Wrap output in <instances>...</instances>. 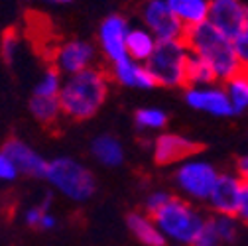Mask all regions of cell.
Returning <instances> with one entry per match:
<instances>
[{
    "label": "cell",
    "mask_w": 248,
    "mask_h": 246,
    "mask_svg": "<svg viewBox=\"0 0 248 246\" xmlns=\"http://www.w3.org/2000/svg\"><path fill=\"white\" fill-rule=\"evenodd\" d=\"M108 95V75L103 69H85L69 75L59 91L61 112L71 120H89L95 116Z\"/></svg>",
    "instance_id": "cell-1"
},
{
    "label": "cell",
    "mask_w": 248,
    "mask_h": 246,
    "mask_svg": "<svg viewBox=\"0 0 248 246\" xmlns=\"http://www.w3.org/2000/svg\"><path fill=\"white\" fill-rule=\"evenodd\" d=\"M181 44L193 55L205 59L217 79L229 81L244 69L236 57L234 44L229 38H225L219 30H215L209 22H203L193 28H185Z\"/></svg>",
    "instance_id": "cell-2"
},
{
    "label": "cell",
    "mask_w": 248,
    "mask_h": 246,
    "mask_svg": "<svg viewBox=\"0 0 248 246\" xmlns=\"http://www.w3.org/2000/svg\"><path fill=\"white\" fill-rule=\"evenodd\" d=\"M148 217L156 223V227L164 232V236L168 234L170 238L183 244H191L205 227V219L199 217L195 209L173 195L164 207H160L156 213L148 215Z\"/></svg>",
    "instance_id": "cell-3"
},
{
    "label": "cell",
    "mask_w": 248,
    "mask_h": 246,
    "mask_svg": "<svg viewBox=\"0 0 248 246\" xmlns=\"http://www.w3.org/2000/svg\"><path fill=\"white\" fill-rule=\"evenodd\" d=\"M46 179L59 193L77 203L91 199L97 189L95 175L73 158H55L47 162Z\"/></svg>",
    "instance_id": "cell-4"
},
{
    "label": "cell",
    "mask_w": 248,
    "mask_h": 246,
    "mask_svg": "<svg viewBox=\"0 0 248 246\" xmlns=\"http://www.w3.org/2000/svg\"><path fill=\"white\" fill-rule=\"evenodd\" d=\"M189 49L181 42H158L154 53L148 57L146 69L162 87H185V69H187Z\"/></svg>",
    "instance_id": "cell-5"
},
{
    "label": "cell",
    "mask_w": 248,
    "mask_h": 246,
    "mask_svg": "<svg viewBox=\"0 0 248 246\" xmlns=\"http://www.w3.org/2000/svg\"><path fill=\"white\" fill-rule=\"evenodd\" d=\"M248 10L240 0H211L207 22L219 32L234 42L246 30Z\"/></svg>",
    "instance_id": "cell-6"
},
{
    "label": "cell",
    "mask_w": 248,
    "mask_h": 246,
    "mask_svg": "<svg viewBox=\"0 0 248 246\" xmlns=\"http://www.w3.org/2000/svg\"><path fill=\"white\" fill-rule=\"evenodd\" d=\"M95 59V47L83 40H69L59 44L51 53V67H55L61 75H75L91 67Z\"/></svg>",
    "instance_id": "cell-7"
},
{
    "label": "cell",
    "mask_w": 248,
    "mask_h": 246,
    "mask_svg": "<svg viewBox=\"0 0 248 246\" xmlns=\"http://www.w3.org/2000/svg\"><path fill=\"white\" fill-rule=\"evenodd\" d=\"M144 22L158 38V42H181L185 26L171 12L166 0H150L144 8Z\"/></svg>",
    "instance_id": "cell-8"
},
{
    "label": "cell",
    "mask_w": 248,
    "mask_h": 246,
    "mask_svg": "<svg viewBox=\"0 0 248 246\" xmlns=\"http://www.w3.org/2000/svg\"><path fill=\"white\" fill-rule=\"evenodd\" d=\"M177 185L195 199H209L215 183L219 179L217 169L205 162H191V164H183L175 175Z\"/></svg>",
    "instance_id": "cell-9"
},
{
    "label": "cell",
    "mask_w": 248,
    "mask_h": 246,
    "mask_svg": "<svg viewBox=\"0 0 248 246\" xmlns=\"http://www.w3.org/2000/svg\"><path fill=\"white\" fill-rule=\"evenodd\" d=\"M205 150L203 144L189 140L179 134H162L154 144V160L158 166H170L175 162H183L191 156H197Z\"/></svg>",
    "instance_id": "cell-10"
},
{
    "label": "cell",
    "mask_w": 248,
    "mask_h": 246,
    "mask_svg": "<svg viewBox=\"0 0 248 246\" xmlns=\"http://www.w3.org/2000/svg\"><path fill=\"white\" fill-rule=\"evenodd\" d=\"M0 150L12 160L18 173H24V175H30V177H46L47 162L30 144H26L18 138H10L2 144Z\"/></svg>",
    "instance_id": "cell-11"
},
{
    "label": "cell",
    "mask_w": 248,
    "mask_h": 246,
    "mask_svg": "<svg viewBox=\"0 0 248 246\" xmlns=\"http://www.w3.org/2000/svg\"><path fill=\"white\" fill-rule=\"evenodd\" d=\"M126 36H128V26L122 16H108L99 30V40L105 55L116 63V61L128 57L126 53Z\"/></svg>",
    "instance_id": "cell-12"
},
{
    "label": "cell",
    "mask_w": 248,
    "mask_h": 246,
    "mask_svg": "<svg viewBox=\"0 0 248 246\" xmlns=\"http://www.w3.org/2000/svg\"><path fill=\"white\" fill-rule=\"evenodd\" d=\"M185 101H187L193 108L211 112L215 116L234 114V108H232L229 95L221 89H187Z\"/></svg>",
    "instance_id": "cell-13"
},
{
    "label": "cell",
    "mask_w": 248,
    "mask_h": 246,
    "mask_svg": "<svg viewBox=\"0 0 248 246\" xmlns=\"http://www.w3.org/2000/svg\"><path fill=\"white\" fill-rule=\"evenodd\" d=\"M238 197H240V179L229 173H223L217 179L209 201L219 215L232 217V215H236V209H238Z\"/></svg>",
    "instance_id": "cell-14"
},
{
    "label": "cell",
    "mask_w": 248,
    "mask_h": 246,
    "mask_svg": "<svg viewBox=\"0 0 248 246\" xmlns=\"http://www.w3.org/2000/svg\"><path fill=\"white\" fill-rule=\"evenodd\" d=\"M110 75L120 85H126V87H140V89L156 87V79L152 77V73L146 67L136 65L130 57H124V59L116 61V63H112Z\"/></svg>",
    "instance_id": "cell-15"
},
{
    "label": "cell",
    "mask_w": 248,
    "mask_h": 246,
    "mask_svg": "<svg viewBox=\"0 0 248 246\" xmlns=\"http://www.w3.org/2000/svg\"><path fill=\"white\" fill-rule=\"evenodd\" d=\"M166 2L185 28L199 26L209 18L207 0H166Z\"/></svg>",
    "instance_id": "cell-16"
},
{
    "label": "cell",
    "mask_w": 248,
    "mask_h": 246,
    "mask_svg": "<svg viewBox=\"0 0 248 246\" xmlns=\"http://www.w3.org/2000/svg\"><path fill=\"white\" fill-rule=\"evenodd\" d=\"M128 229L130 232L144 244V246H166V236L164 232L156 227L148 215H142V213H130L128 215Z\"/></svg>",
    "instance_id": "cell-17"
},
{
    "label": "cell",
    "mask_w": 248,
    "mask_h": 246,
    "mask_svg": "<svg viewBox=\"0 0 248 246\" xmlns=\"http://www.w3.org/2000/svg\"><path fill=\"white\" fill-rule=\"evenodd\" d=\"M91 152L103 166H108V168H116L124 160V152H122L120 142L114 136H108V134L97 136L95 140H93Z\"/></svg>",
    "instance_id": "cell-18"
},
{
    "label": "cell",
    "mask_w": 248,
    "mask_h": 246,
    "mask_svg": "<svg viewBox=\"0 0 248 246\" xmlns=\"http://www.w3.org/2000/svg\"><path fill=\"white\" fill-rule=\"evenodd\" d=\"M30 112L44 126H53L59 120V114H63L59 105V97L55 99V97H36V95L30 101Z\"/></svg>",
    "instance_id": "cell-19"
},
{
    "label": "cell",
    "mask_w": 248,
    "mask_h": 246,
    "mask_svg": "<svg viewBox=\"0 0 248 246\" xmlns=\"http://www.w3.org/2000/svg\"><path fill=\"white\" fill-rule=\"evenodd\" d=\"M217 81L211 65L199 55H189L187 59V69H185V87L193 89V85H207Z\"/></svg>",
    "instance_id": "cell-20"
},
{
    "label": "cell",
    "mask_w": 248,
    "mask_h": 246,
    "mask_svg": "<svg viewBox=\"0 0 248 246\" xmlns=\"http://www.w3.org/2000/svg\"><path fill=\"white\" fill-rule=\"evenodd\" d=\"M158 42H154V38L144 32V30H132L126 36V53L132 59H148L154 53V47H156Z\"/></svg>",
    "instance_id": "cell-21"
},
{
    "label": "cell",
    "mask_w": 248,
    "mask_h": 246,
    "mask_svg": "<svg viewBox=\"0 0 248 246\" xmlns=\"http://www.w3.org/2000/svg\"><path fill=\"white\" fill-rule=\"evenodd\" d=\"M227 95L232 103L234 112H242L244 108H248V73H246V69H242L240 73H236L234 77H231L227 81Z\"/></svg>",
    "instance_id": "cell-22"
},
{
    "label": "cell",
    "mask_w": 248,
    "mask_h": 246,
    "mask_svg": "<svg viewBox=\"0 0 248 246\" xmlns=\"http://www.w3.org/2000/svg\"><path fill=\"white\" fill-rule=\"evenodd\" d=\"M61 85H63V79H61V73L55 67H49L44 71V75L38 79L36 87H34V95L36 97H59Z\"/></svg>",
    "instance_id": "cell-23"
},
{
    "label": "cell",
    "mask_w": 248,
    "mask_h": 246,
    "mask_svg": "<svg viewBox=\"0 0 248 246\" xmlns=\"http://www.w3.org/2000/svg\"><path fill=\"white\" fill-rule=\"evenodd\" d=\"M168 116L164 110L158 108H142L136 112V124L140 128H164Z\"/></svg>",
    "instance_id": "cell-24"
},
{
    "label": "cell",
    "mask_w": 248,
    "mask_h": 246,
    "mask_svg": "<svg viewBox=\"0 0 248 246\" xmlns=\"http://www.w3.org/2000/svg\"><path fill=\"white\" fill-rule=\"evenodd\" d=\"M213 225H215V231L217 234L221 236L223 242H234L236 238V225L232 221V217H225V215H219V217L211 219Z\"/></svg>",
    "instance_id": "cell-25"
},
{
    "label": "cell",
    "mask_w": 248,
    "mask_h": 246,
    "mask_svg": "<svg viewBox=\"0 0 248 246\" xmlns=\"http://www.w3.org/2000/svg\"><path fill=\"white\" fill-rule=\"evenodd\" d=\"M47 213H49V197L46 201H42L40 205H36V207H30L24 213V221H26L28 227H32V229H42L44 217Z\"/></svg>",
    "instance_id": "cell-26"
},
{
    "label": "cell",
    "mask_w": 248,
    "mask_h": 246,
    "mask_svg": "<svg viewBox=\"0 0 248 246\" xmlns=\"http://www.w3.org/2000/svg\"><path fill=\"white\" fill-rule=\"evenodd\" d=\"M221 244H223V240H221V236H219V234H217L213 221H211V219H207V221H205L203 231L199 232V236H197L189 246H221Z\"/></svg>",
    "instance_id": "cell-27"
},
{
    "label": "cell",
    "mask_w": 248,
    "mask_h": 246,
    "mask_svg": "<svg viewBox=\"0 0 248 246\" xmlns=\"http://www.w3.org/2000/svg\"><path fill=\"white\" fill-rule=\"evenodd\" d=\"M18 49H20V38L16 36V32H6L2 38V57L6 63H14Z\"/></svg>",
    "instance_id": "cell-28"
},
{
    "label": "cell",
    "mask_w": 248,
    "mask_h": 246,
    "mask_svg": "<svg viewBox=\"0 0 248 246\" xmlns=\"http://www.w3.org/2000/svg\"><path fill=\"white\" fill-rule=\"evenodd\" d=\"M20 173H18V169H16V166L12 164V160L6 156V154L0 150V181H14L16 177H18Z\"/></svg>",
    "instance_id": "cell-29"
},
{
    "label": "cell",
    "mask_w": 248,
    "mask_h": 246,
    "mask_svg": "<svg viewBox=\"0 0 248 246\" xmlns=\"http://www.w3.org/2000/svg\"><path fill=\"white\" fill-rule=\"evenodd\" d=\"M236 217L248 225V183L240 181V197H238V209Z\"/></svg>",
    "instance_id": "cell-30"
},
{
    "label": "cell",
    "mask_w": 248,
    "mask_h": 246,
    "mask_svg": "<svg viewBox=\"0 0 248 246\" xmlns=\"http://www.w3.org/2000/svg\"><path fill=\"white\" fill-rule=\"evenodd\" d=\"M232 44H234V51H236V57L242 63V67H248V34H242Z\"/></svg>",
    "instance_id": "cell-31"
},
{
    "label": "cell",
    "mask_w": 248,
    "mask_h": 246,
    "mask_svg": "<svg viewBox=\"0 0 248 246\" xmlns=\"http://www.w3.org/2000/svg\"><path fill=\"white\" fill-rule=\"evenodd\" d=\"M170 197L171 195H168V193H154V195H150L148 197V201H146V211H148V215H152V213H156L160 207H164L168 201H170Z\"/></svg>",
    "instance_id": "cell-32"
},
{
    "label": "cell",
    "mask_w": 248,
    "mask_h": 246,
    "mask_svg": "<svg viewBox=\"0 0 248 246\" xmlns=\"http://www.w3.org/2000/svg\"><path fill=\"white\" fill-rule=\"evenodd\" d=\"M236 171H238L240 181L248 183V154H246V156H240L236 160Z\"/></svg>",
    "instance_id": "cell-33"
},
{
    "label": "cell",
    "mask_w": 248,
    "mask_h": 246,
    "mask_svg": "<svg viewBox=\"0 0 248 246\" xmlns=\"http://www.w3.org/2000/svg\"><path fill=\"white\" fill-rule=\"evenodd\" d=\"M49 2H57V4H67V2H71V0H49Z\"/></svg>",
    "instance_id": "cell-34"
},
{
    "label": "cell",
    "mask_w": 248,
    "mask_h": 246,
    "mask_svg": "<svg viewBox=\"0 0 248 246\" xmlns=\"http://www.w3.org/2000/svg\"><path fill=\"white\" fill-rule=\"evenodd\" d=\"M244 34H248V20H246V30H244Z\"/></svg>",
    "instance_id": "cell-35"
},
{
    "label": "cell",
    "mask_w": 248,
    "mask_h": 246,
    "mask_svg": "<svg viewBox=\"0 0 248 246\" xmlns=\"http://www.w3.org/2000/svg\"><path fill=\"white\" fill-rule=\"evenodd\" d=\"M244 69H246V73H248V67H244Z\"/></svg>",
    "instance_id": "cell-36"
}]
</instances>
